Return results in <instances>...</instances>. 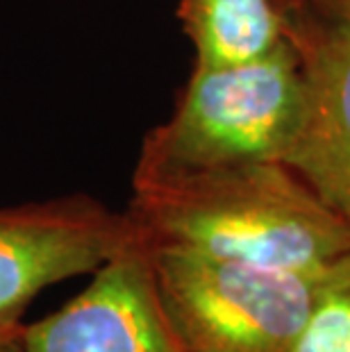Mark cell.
<instances>
[{
  "instance_id": "obj_1",
  "label": "cell",
  "mask_w": 350,
  "mask_h": 352,
  "mask_svg": "<svg viewBox=\"0 0 350 352\" xmlns=\"http://www.w3.org/2000/svg\"><path fill=\"white\" fill-rule=\"evenodd\" d=\"M153 245L316 273L350 252V228L282 162L135 168L125 209Z\"/></svg>"
},
{
  "instance_id": "obj_2",
  "label": "cell",
  "mask_w": 350,
  "mask_h": 352,
  "mask_svg": "<svg viewBox=\"0 0 350 352\" xmlns=\"http://www.w3.org/2000/svg\"><path fill=\"white\" fill-rule=\"evenodd\" d=\"M305 102L303 62L287 32L262 57L196 64L173 114L146 134L135 168L285 164L300 134Z\"/></svg>"
},
{
  "instance_id": "obj_3",
  "label": "cell",
  "mask_w": 350,
  "mask_h": 352,
  "mask_svg": "<svg viewBox=\"0 0 350 352\" xmlns=\"http://www.w3.org/2000/svg\"><path fill=\"white\" fill-rule=\"evenodd\" d=\"M146 245L164 316L184 352L296 350L325 268L287 271Z\"/></svg>"
},
{
  "instance_id": "obj_4",
  "label": "cell",
  "mask_w": 350,
  "mask_h": 352,
  "mask_svg": "<svg viewBox=\"0 0 350 352\" xmlns=\"http://www.w3.org/2000/svg\"><path fill=\"white\" fill-rule=\"evenodd\" d=\"M137 232L128 212L87 193L0 207V346H19L43 289L98 271Z\"/></svg>"
},
{
  "instance_id": "obj_5",
  "label": "cell",
  "mask_w": 350,
  "mask_h": 352,
  "mask_svg": "<svg viewBox=\"0 0 350 352\" xmlns=\"http://www.w3.org/2000/svg\"><path fill=\"white\" fill-rule=\"evenodd\" d=\"M91 275L62 309L25 325L17 352H184L164 316L141 232Z\"/></svg>"
},
{
  "instance_id": "obj_6",
  "label": "cell",
  "mask_w": 350,
  "mask_h": 352,
  "mask_svg": "<svg viewBox=\"0 0 350 352\" xmlns=\"http://www.w3.org/2000/svg\"><path fill=\"white\" fill-rule=\"evenodd\" d=\"M303 62L305 118L285 164L350 228V25L311 12L285 21Z\"/></svg>"
},
{
  "instance_id": "obj_7",
  "label": "cell",
  "mask_w": 350,
  "mask_h": 352,
  "mask_svg": "<svg viewBox=\"0 0 350 352\" xmlns=\"http://www.w3.org/2000/svg\"><path fill=\"white\" fill-rule=\"evenodd\" d=\"M177 19L198 66L262 57L285 39L273 0H180Z\"/></svg>"
},
{
  "instance_id": "obj_8",
  "label": "cell",
  "mask_w": 350,
  "mask_h": 352,
  "mask_svg": "<svg viewBox=\"0 0 350 352\" xmlns=\"http://www.w3.org/2000/svg\"><path fill=\"white\" fill-rule=\"evenodd\" d=\"M294 352H350V252L325 266L314 311Z\"/></svg>"
},
{
  "instance_id": "obj_9",
  "label": "cell",
  "mask_w": 350,
  "mask_h": 352,
  "mask_svg": "<svg viewBox=\"0 0 350 352\" xmlns=\"http://www.w3.org/2000/svg\"><path fill=\"white\" fill-rule=\"evenodd\" d=\"M305 12L316 14L325 21H334V23L350 25V0H307Z\"/></svg>"
},
{
  "instance_id": "obj_10",
  "label": "cell",
  "mask_w": 350,
  "mask_h": 352,
  "mask_svg": "<svg viewBox=\"0 0 350 352\" xmlns=\"http://www.w3.org/2000/svg\"><path fill=\"white\" fill-rule=\"evenodd\" d=\"M273 3L278 7L282 21L298 16V14L305 12V7H307V0H273Z\"/></svg>"
},
{
  "instance_id": "obj_11",
  "label": "cell",
  "mask_w": 350,
  "mask_h": 352,
  "mask_svg": "<svg viewBox=\"0 0 350 352\" xmlns=\"http://www.w3.org/2000/svg\"><path fill=\"white\" fill-rule=\"evenodd\" d=\"M0 352H17V348H12V346H0Z\"/></svg>"
}]
</instances>
